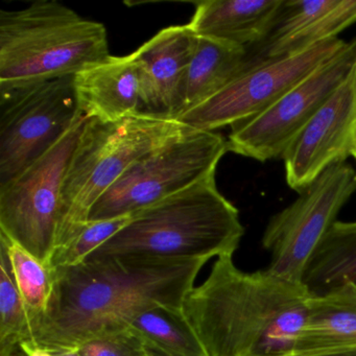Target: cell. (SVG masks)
<instances>
[{"mask_svg": "<svg viewBox=\"0 0 356 356\" xmlns=\"http://www.w3.org/2000/svg\"><path fill=\"white\" fill-rule=\"evenodd\" d=\"M243 235L238 210L220 193L212 176L133 214L127 226L87 259L143 256L210 260L234 255Z\"/></svg>", "mask_w": 356, "mask_h": 356, "instance_id": "3957f363", "label": "cell"}, {"mask_svg": "<svg viewBox=\"0 0 356 356\" xmlns=\"http://www.w3.org/2000/svg\"><path fill=\"white\" fill-rule=\"evenodd\" d=\"M30 337V314L16 286L7 253L0 247V352Z\"/></svg>", "mask_w": 356, "mask_h": 356, "instance_id": "7402d4cb", "label": "cell"}, {"mask_svg": "<svg viewBox=\"0 0 356 356\" xmlns=\"http://www.w3.org/2000/svg\"><path fill=\"white\" fill-rule=\"evenodd\" d=\"M0 247L9 258L12 275L30 318L47 309L53 289V272L18 243L0 233Z\"/></svg>", "mask_w": 356, "mask_h": 356, "instance_id": "44dd1931", "label": "cell"}, {"mask_svg": "<svg viewBox=\"0 0 356 356\" xmlns=\"http://www.w3.org/2000/svg\"><path fill=\"white\" fill-rule=\"evenodd\" d=\"M87 120L81 116L40 159L0 185V233L47 268L59 238L64 178Z\"/></svg>", "mask_w": 356, "mask_h": 356, "instance_id": "52a82bcc", "label": "cell"}, {"mask_svg": "<svg viewBox=\"0 0 356 356\" xmlns=\"http://www.w3.org/2000/svg\"><path fill=\"white\" fill-rule=\"evenodd\" d=\"M55 356H81L78 350H70V351L53 352Z\"/></svg>", "mask_w": 356, "mask_h": 356, "instance_id": "83f0119b", "label": "cell"}, {"mask_svg": "<svg viewBox=\"0 0 356 356\" xmlns=\"http://www.w3.org/2000/svg\"><path fill=\"white\" fill-rule=\"evenodd\" d=\"M352 157L355 158L356 160V134L355 138H354L353 151H352Z\"/></svg>", "mask_w": 356, "mask_h": 356, "instance_id": "f546056e", "label": "cell"}, {"mask_svg": "<svg viewBox=\"0 0 356 356\" xmlns=\"http://www.w3.org/2000/svg\"><path fill=\"white\" fill-rule=\"evenodd\" d=\"M78 351L81 356H151L145 343L129 330L89 341Z\"/></svg>", "mask_w": 356, "mask_h": 356, "instance_id": "cb8c5ba5", "label": "cell"}, {"mask_svg": "<svg viewBox=\"0 0 356 356\" xmlns=\"http://www.w3.org/2000/svg\"><path fill=\"white\" fill-rule=\"evenodd\" d=\"M79 108L88 120L113 122L141 113L138 70L132 54L110 56L74 76Z\"/></svg>", "mask_w": 356, "mask_h": 356, "instance_id": "9a60e30c", "label": "cell"}, {"mask_svg": "<svg viewBox=\"0 0 356 356\" xmlns=\"http://www.w3.org/2000/svg\"><path fill=\"white\" fill-rule=\"evenodd\" d=\"M332 356H356V350L354 351L345 352V353L335 354Z\"/></svg>", "mask_w": 356, "mask_h": 356, "instance_id": "f1b7e54d", "label": "cell"}, {"mask_svg": "<svg viewBox=\"0 0 356 356\" xmlns=\"http://www.w3.org/2000/svg\"><path fill=\"white\" fill-rule=\"evenodd\" d=\"M132 216L87 222L67 243L56 250L49 262V270L82 264L95 250L127 226Z\"/></svg>", "mask_w": 356, "mask_h": 356, "instance_id": "603a6c76", "label": "cell"}, {"mask_svg": "<svg viewBox=\"0 0 356 356\" xmlns=\"http://www.w3.org/2000/svg\"><path fill=\"white\" fill-rule=\"evenodd\" d=\"M197 36L185 26H172L132 53L138 70L141 114L177 120Z\"/></svg>", "mask_w": 356, "mask_h": 356, "instance_id": "5bb4252c", "label": "cell"}, {"mask_svg": "<svg viewBox=\"0 0 356 356\" xmlns=\"http://www.w3.org/2000/svg\"><path fill=\"white\" fill-rule=\"evenodd\" d=\"M0 356H26V354L24 353L20 343H17V345L14 346L13 348L7 350V351L0 352Z\"/></svg>", "mask_w": 356, "mask_h": 356, "instance_id": "484cf974", "label": "cell"}, {"mask_svg": "<svg viewBox=\"0 0 356 356\" xmlns=\"http://www.w3.org/2000/svg\"><path fill=\"white\" fill-rule=\"evenodd\" d=\"M356 191V172L347 161L333 164L268 220L262 247L270 253L268 274L302 283L304 270L341 208Z\"/></svg>", "mask_w": 356, "mask_h": 356, "instance_id": "9c48e42d", "label": "cell"}, {"mask_svg": "<svg viewBox=\"0 0 356 356\" xmlns=\"http://www.w3.org/2000/svg\"><path fill=\"white\" fill-rule=\"evenodd\" d=\"M128 330L143 343L178 356H207L182 309L157 307L139 314Z\"/></svg>", "mask_w": 356, "mask_h": 356, "instance_id": "ffe728a7", "label": "cell"}, {"mask_svg": "<svg viewBox=\"0 0 356 356\" xmlns=\"http://www.w3.org/2000/svg\"><path fill=\"white\" fill-rule=\"evenodd\" d=\"M337 38L291 57L247 70L218 95L181 114L177 120L191 130L214 132L264 112L284 93L347 47Z\"/></svg>", "mask_w": 356, "mask_h": 356, "instance_id": "8fae6325", "label": "cell"}, {"mask_svg": "<svg viewBox=\"0 0 356 356\" xmlns=\"http://www.w3.org/2000/svg\"><path fill=\"white\" fill-rule=\"evenodd\" d=\"M356 350V283L308 297L303 328L291 356H332Z\"/></svg>", "mask_w": 356, "mask_h": 356, "instance_id": "2e32d148", "label": "cell"}, {"mask_svg": "<svg viewBox=\"0 0 356 356\" xmlns=\"http://www.w3.org/2000/svg\"><path fill=\"white\" fill-rule=\"evenodd\" d=\"M283 0H205L195 3L188 28L197 36L253 47L270 32Z\"/></svg>", "mask_w": 356, "mask_h": 356, "instance_id": "e0dca14e", "label": "cell"}, {"mask_svg": "<svg viewBox=\"0 0 356 356\" xmlns=\"http://www.w3.org/2000/svg\"><path fill=\"white\" fill-rule=\"evenodd\" d=\"M82 115L74 76L0 93V185L40 159Z\"/></svg>", "mask_w": 356, "mask_h": 356, "instance_id": "ba28073f", "label": "cell"}, {"mask_svg": "<svg viewBox=\"0 0 356 356\" xmlns=\"http://www.w3.org/2000/svg\"><path fill=\"white\" fill-rule=\"evenodd\" d=\"M354 22L356 0H283L266 38L247 49L249 70L337 38Z\"/></svg>", "mask_w": 356, "mask_h": 356, "instance_id": "4fadbf2b", "label": "cell"}, {"mask_svg": "<svg viewBox=\"0 0 356 356\" xmlns=\"http://www.w3.org/2000/svg\"><path fill=\"white\" fill-rule=\"evenodd\" d=\"M19 343L24 353L26 354V356H55L53 352L44 349V348L40 347V346L36 345V343H33V341H24Z\"/></svg>", "mask_w": 356, "mask_h": 356, "instance_id": "d4e9b609", "label": "cell"}, {"mask_svg": "<svg viewBox=\"0 0 356 356\" xmlns=\"http://www.w3.org/2000/svg\"><path fill=\"white\" fill-rule=\"evenodd\" d=\"M248 70L245 47L197 36L185 81L181 114L218 95Z\"/></svg>", "mask_w": 356, "mask_h": 356, "instance_id": "ac0fdd59", "label": "cell"}, {"mask_svg": "<svg viewBox=\"0 0 356 356\" xmlns=\"http://www.w3.org/2000/svg\"><path fill=\"white\" fill-rule=\"evenodd\" d=\"M356 62V39L321 65L268 109L232 126L228 151L260 162L282 158L323 104L347 78Z\"/></svg>", "mask_w": 356, "mask_h": 356, "instance_id": "30bf717a", "label": "cell"}, {"mask_svg": "<svg viewBox=\"0 0 356 356\" xmlns=\"http://www.w3.org/2000/svg\"><path fill=\"white\" fill-rule=\"evenodd\" d=\"M310 293L266 270L243 272L218 258L182 306L207 356H291Z\"/></svg>", "mask_w": 356, "mask_h": 356, "instance_id": "7a4b0ae2", "label": "cell"}, {"mask_svg": "<svg viewBox=\"0 0 356 356\" xmlns=\"http://www.w3.org/2000/svg\"><path fill=\"white\" fill-rule=\"evenodd\" d=\"M209 260L111 256L53 272L47 309L31 318L29 341L51 352L79 350L128 330L136 316L157 307L182 309Z\"/></svg>", "mask_w": 356, "mask_h": 356, "instance_id": "6da1fadb", "label": "cell"}, {"mask_svg": "<svg viewBox=\"0 0 356 356\" xmlns=\"http://www.w3.org/2000/svg\"><path fill=\"white\" fill-rule=\"evenodd\" d=\"M110 56L105 26L58 1L0 12V93L74 76Z\"/></svg>", "mask_w": 356, "mask_h": 356, "instance_id": "277c9868", "label": "cell"}, {"mask_svg": "<svg viewBox=\"0 0 356 356\" xmlns=\"http://www.w3.org/2000/svg\"><path fill=\"white\" fill-rule=\"evenodd\" d=\"M191 131L178 120L141 113L113 122L87 120L62 186L56 250L88 222L91 208L130 166Z\"/></svg>", "mask_w": 356, "mask_h": 356, "instance_id": "5b68a950", "label": "cell"}, {"mask_svg": "<svg viewBox=\"0 0 356 356\" xmlns=\"http://www.w3.org/2000/svg\"><path fill=\"white\" fill-rule=\"evenodd\" d=\"M227 152L222 135L186 133L130 166L91 208L88 222L133 216L216 176Z\"/></svg>", "mask_w": 356, "mask_h": 356, "instance_id": "8992f818", "label": "cell"}, {"mask_svg": "<svg viewBox=\"0 0 356 356\" xmlns=\"http://www.w3.org/2000/svg\"><path fill=\"white\" fill-rule=\"evenodd\" d=\"M147 349L151 356H178L170 353V352L164 351V350L160 349V348L153 345H147Z\"/></svg>", "mask_w": 356, "mask_h": 356, "instance_id": "4316f807", "label": "cell"}, {"mask_svg": "<svg viewBox=\"0 0 356 356\" xmlns=\"http://www.w3.org/2000/svg\"><path fill=\"white\" fill-rule=\"evenodd\" d=\"M356 134V62L283 154L285 180L301 193L329 166L345 162Z\"/></svg>", "mask_w": 356, "mask_h": 356, "instance_id": "7c38bea8", "label": "cell"}, {"mask_svg": "<svg viewBox=\"0 0 356 356\" xmlns=\"http://www.w3.org/2000/svg\"><path fill=\"white\" fill-rule=\"evenodd\" d=\"M346 282L356 283V220L337 222L325 235L304 270L302 284L312 296Z\"/></svg>", "mask_w": 356, "mask_h": 356, "instance_id": "d6986e66", "label": "cell"}]
</instances>
